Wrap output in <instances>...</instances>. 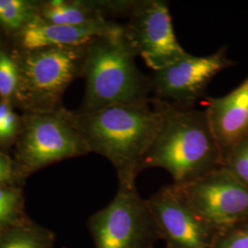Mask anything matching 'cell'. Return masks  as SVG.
<instances>
[{
	"mask_svg": "<svg viewBox=\"0 0 248 248\" xmlns=\"http://www.w3.org/2000/svg\"><path fill=\"white\" fill-rule=\"evenodd\" d=\"M23 186H0V231L26 218Z\"/></svg>",
	"mask_w": 248,
	"mask_h": 248,
	"instance_id": "obj_16",
	"label": "cell"
},
{
	"mask_svg": "<svg viewBox=\"0 0 248 248\" xmlns=\"http://www.w3.org/2000/svg\"><path fill=\"white\" fill-rule=\"evenodd\" d=\"M87 45L36 50L12 46L18 68L14 107L23 112H48L61 108L65 90L82 77Z\"/></svg>",
	"mask_w": 248,
	"mask_h": 248,
	"instance_id": "obj_4",
	"label": "cell"
},
{
	"mask_svg": "<svg viewBox=\"0 0 248 248\" xmlns=\"http://www.w3.org/2000/svg\"><path fill=\"white\" fill-rule=\"evenodd\" d=\"M72 112L90 153L98 154L111 163L119 185L135 186V179L142 172V160L159 130V100L151 98L89 112Z\"/></svg>",
	"mask_w": 248,
	"mask_h": 248,
	"instance_id": "obj_1",
	"label": "cell"
},
{
	"mask_svg": "<svg viewBox=\"0 0 248 248\" xmlns=\"http://www.w3.org/2000/svg\"><path fill=\"white\" fill-rule=\"evenodd\" d=\"M124 25V37L153 72L190 53L179 45L166 1L135 0Z\"/></svg>",
	"mask_w": 248,
	"mask_h": 248,
	"instance_id": "obj_7",
	"label": "cell"
},
{
	"mask_svg": "<svg viewBox=\"0 0 248 248\" xmlns=\"http://www.w3.org/2000/svg\"><path fill=\"white\" fill-rule=\"evenodd\" d=\"M14 145L13 159L24 179L49 165L90 153L72 110L62 106L48 112H23Z\"/></svg>",
	"mask_w": 248,
	"mask_h": 248,
	"instance_id": "obj_5",
	"label": "cell"
},
{
	"mask_svg": "<svg viewBox=\"0 0 248 248\" xmlns=\"http://www.w3.org/2000/svg\"><path fill=\"white\" fill-rule=\"evenodd\" d=\"M204 110L223 159L248 136V78L225 96L206 98Z\"/></svg>",
	"mask_w": 248,
	"mask_h": 248,
	"instance_id": "obj_12",
	"label": "cell"
},
{
	"mask_svg": "<svg viewBox=\"0 0 248 248\" xmlns=\"http://www.w3.org/2000/svg\"><path fill=\"white\" fill-rule=\"evenodd\" d=\"M159 102L162 121L142 160V171L165 169L173 178V184L182 186L222 168V155L205 110Z\"/></svg>",
	"mask_w": 248,
	"mask_h": 248,
	"instance_id": "obj_2",
	"label": "cell"
},
{
	"mask_svg": "<svg viewBox=\"0 0 248 248\" xmlns=\"http://www.w3.org/2000/svg\"><path fill=\"white\" fill-rule=\"evenodd\" d=\"M37 16V2L0 0V31L12 40Z\"/></svg>",
	"mask_w": 248,
	"mask_h": 248,
	"instance_id": "obj_15",
	"label": "cell"
},
{
	"mask_svg": "<svg viewBox=\"0 0 248 248\" xmlns=\"http://www.w3.org/2000/svg\"><path fill=\"white\" fill-rule=\"evenodd\" d=\"M26 179L18 174L15 161L0 148V186H24Z\"/></svg>",
	"mask_w": 248,
	"mask_h": 248,
	"instance_id": "obj_21",
	"label": "cell"
},
{
	"mask_svg": "<svg viewBox=\"0 0 248 248\" xmlns=\"http://www.w3.org/2000/svg\"><path fill=\"white\" fill-rule=\"evenodd\" d=\"M14 108L11 101L0 99V148L4 150L15 144L21 129L22 115Z\"/></svg>",
	"mask_w": 248,
	"mask_h": 248,
	"instance_id": "obj_18",
	"label": "cell"
},
{
	"mask_svg": "<svg viewBox=\"0 0 248 248\" xmlns=\"http://www.w3.org/2000/svg\"><path fill=\"white\" fill-rule=\"evenodd\" d=\"M166 248H212L218 231L187 202L178 186L161 187L147 200Z\"/></svg>",
	"mask_w": 248,
	"mask_h": 248,
	"instance_id": "obj_9",
	"label": "cell"
},
{
	"mask_svg": "<svg viewBox=\"0 0 248 248\" xmlns=\"http://www.w3.org/2000/svg\"><path fill=\"white\" fill-rule=\"evenodd\" d=\"M212 248H248V221L218 232Z\"/></svg>",
	"mask_w": 248,
	"mask_h": 248,
	"instance_id": "obj_20",
	"label": "cell"
},
{
	"mask_svg": "<svg viewBox=\"0 0 248 248\" xmlns=\"http://www.w3.org/2000/svg\"><path fill=\"white\" fill-rule=\"evenodd\" d=\"M222 168L248 187V136L227 153Z\"/></svg>",
	"mask_w": 248,
	"mask_h": 248,
	"instance_id": "obj_19",
	"label": "cell"
},
{
	"mask_svg": "<svg viewBox=\"0 0 248 248\" xmlns=\"http://www.w3.org/2000/svg\"><path fill=\"white\" fill-rule=\"evenodd\" d=\"M53 231L37 223L29 216L0 231V248H54Z\"/></svg>",
	"mask_w": 248,
	"mask_h": 248,
	"instance_id": "obj_14",
	"label": "cell"
},
{
	"mask_svg": "<svg viewBox=\"0 0 248 248\" xmlns=\"http://www.w3.org/2000/svg\"><path fill=\"white\" fill-rule=\"evenodd\" d=\"M236 63L225 47L205 56L189 54L151 75L154 98L182 106H193L203 98L213 78Z\"/></svg>",
	"mask_w": 248,
	"mask_h": 248,
	"instance_id": "obj_10",
	"label": "cell"
},
{
	"mask_svg": "<svg viewBox=\"0 0 248 248\" xmlns=\"http://www.w3.org/2000/svg\"><path fill=\"white\" fill-rule=\"evenodd\" d=\"M18 84V63L12 46L9 47L0 32V99L13 103Z\"/></svg>",
	"mask_w": 248,
	"mask_h": 248,
	"instance_id": "obj_17",
	"label": "cell"
},
{
	"mask_svg": "<svg viewBox=\"0 0 248 248\" xmlns=\"http://www.w3.org/2000/svg\"><path fill=\"white\" fill-rule=\"evenodd\" d=\"M38 17L61 25H85L108 19L102 1L50 0L38 3Z\"/></svg>",
	"mask_w": 248,
	"mask_h": 248,
	"instance_id": "obj_13",
	"label": "cell"
},
{
	"mask_svg": "<svg viewBox=\"0 0 248 248\" xmlns=\"http://www.w3.org/2000/svg\"><path fill=\"white\" fill-rule=\"evenodd\" d=\"M95 248H155L161 240L147 200L136 186L119 185L113 200L89 217Z\"/></svg>",
	"mask_w": 248,
	"mask_h": 248,
	"instance_id": "obj_6",
	"label": "cell"
},
{
	"mask_svg": "<svg viewBox=\"0 0 248 248\" xmlns=\"http://www.w3.org/2000/svg\"><path fill=\"white\" fill-rule=\"evenodd\" d=\"M137 54L122 34L98 37L87 45L82 77L86 90L79 111L150 98L152 81L136 65Z\"/></svg>",
	"mask_w": 248,
	"mask_h": 248,
	"instance_id": "obj_3",
	"label": "cell"
},
{
	"mask_svg": "<svg viewBox=\"0 0 248 248\" xmlns=\"http://www.w3.org/2000/svg\"><path fill=\"white\" fill-rule=\"evenodd\" d=\"M178 187L196 211L218 232L248 221V187L222 167Z\"/></svg>",
	"mask_w": 248,
	"mask_h": 248,
	"instance_id": "obj_8",
	"label": "cell"
},
{
	"mask_svg": "<svg viewBox=\"0 0 248 248\" xmlns=\"http://www.w3.org/2000/svg\"><path fill=\"white\" fill-rule=\"evenodd\" d=\"M124 25L105 19L85 25H61L43 20L38 14L14 40L15 47L36 50L47 47L88 45L98 37L122 34Z\"/></svg>",
	"mask_w": 248,
	"mask_h": 248,
	"instance_id": "obj_11",
	"label": "cell"
}]
</instances>
